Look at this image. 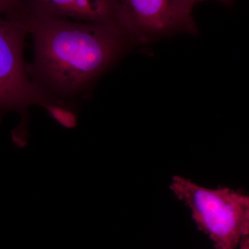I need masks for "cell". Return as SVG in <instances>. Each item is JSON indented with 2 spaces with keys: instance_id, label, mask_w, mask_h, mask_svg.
Wrapping results in <instances>:
<instances>
[{
  "instance_id": "5",
  "label": "cell",
  "mask_w": 249,
  "mask_h": 249,
  "mask_svg": "<svg viewBox=\"0 0 249 249\" xmlns=\"http://www.w3.org/2000/svg\"><path fill=\"white\" fill-rule=\"evenodd\" d=\"M25 13L78 22L117 24L125 30L118 0H19L17 18Z\"/></svg>"
},
{
  "instance_id": "7",
  "label": "cell",
  "mask_w": 249,
  "mask_h": 249,
  "mask_svg": "<svg viewBox=\"0 0 249 249\" xmlns=\"http://www.w3.org/2000/svg\"><path fill=\"white\" fill-rule=\"evenodd\" d=\"M19 11V0H0V15L14 19Z\"/></svg>"
},
{
  "instance_id": "9",
  "label": "cell",
  "mask_w": 249,
  "mask_h": 249,
  "mask_svg": "<svg viewBox=\"0 0 249 249\" xmlns=\"http://www.w3.org/2000/svg\"><path fill=\"white\" fill-rule=\"evenodd\" d=\"M190 1L195 5L196 3L199 2V1H204V0H190ZM219 1H224V2L229 4V3L231 2L232 0H219Z\"/></svg>"
},
{
  "instance_id": "4",
  "label": "cell",
  "mask_w": 249,
  "mask_h": 249,
  "mask_svg": "<svg viewBox=\"0 0 249 249\" xmlns=\"http://www.w3.org/2000/svg\"><path fill=\"white\" fill-rule=\"evenodd\" d=\"M125 30L145 43L175 33L196 34L190 0H118Z\"/></svg>"
},
{
  "instance_id": "2",
  "label": "cell",
  "mask_w": 249,
  "mask_h": 249,
  "mask_svg": "<svg viewBox=\"0 0 249 249\" xmlns=\"http://www.w3.org/2000/svg\"><path fill=\"white\" fill-rule=\"evenodd\" d=\"M170 188L189 206L215 249H235L249 235V196L227 188L208 189L179 176L174 177Z\"/></svg>"
},
{
  "instance_id": "3",
  "label": "cell",
  "mask_w": 249,
  "mask_h": 249,
  "mask_svg": "<svg viewBox=\"0 0 249 249\" xmlns=\"http://www.w3.org/2000/svg\"><path fill=\"white\" fill-rule=\"evenodd\" d=\"M25 26L0 16V117L8 111H22L31 105L47 109L53 104L28 77L23 59Z\"/></svg>"
},
{
  "instance_id": "6",
  "label": "cell",
  "mask_w": 249,
  "mask_h": 249,
  "mask_svg": "<svg viewBox=\"0 0 249 249\" xmlns=\"http://www.w3.org/2000/svg\"><path fill=\"white\" fill-rule=\"evenodd\" d=\"M47 110L50 115L63 127L73 128L76 125V116L71 111L57 106H52Z\"/></svg>"
},
{
  "instance_id": "1",
  "label": "cell",
  "mask_w": 249,
  "mask_h": 249,
  "mask_svg": "<svg viewBox=\"0 0 249 249\" xmlns=\"http://www.w3.org/2000/svg\"><path fill=\"white\" fill-rule=\"evenodd\" d=\"M18 20L34 40L35 57L28 73L62 96L83 91L136 42L117 24L28 13Z\"/></svg>"
},
{
  "instance_id": "8",
  "label": "cell",
  "mask_w": 249,
  "mask_h": 249,
  "mask_svg": "<svg viewBox=\"0 0 249 249\" xmlns=\"http://www.w3.org/2000/svg\"><path fill=\"white\" fill-rule=\"evenodd\" d=\"M239 245L241 249H249V235L241 241Z\"/></svg>"
}]
</instances>
